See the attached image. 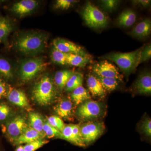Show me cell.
I'll return each instance as SVG.
<instances>
[{
  "label": "cell",
  "mask_w": 151,
  "mask_h": 151,
  "mask_svg": "<svg viewBox=\"0 0 151 151\" xmlns=\"http://www.w3.org/2000/svg\"><path fill=\"white\" fill-rule=\"evenodd\" d=\"M48 36L45 33L32 32L20 35L14 42L17 51L27 55H35L43 52L47 44Z\"/></svg>",
  "instance_id": "6da1fadb"
},
{
  "label": "cell",
  "mask_w": 151,
  "mask_h": 151,
  "mask_svg": "<svg viewBox=\"0 0 151 151\" xmlns=\"http://www.w3.org/2000/svg\"><path fill=\"white\" fill-rule=\"evenodd\" d=\"M144 46L134 51L124 53L112 52L100 58L108 59L115 63L125 75L128 76L135 72L139 65L141 52Z\"/></svg>",
  "instance_id": "7a4b0ae2"
},
{
  "label": "cell",
  "mask_w": 151,
  "mask_h": 151,
  "mask_svg": "<svg viewBox=\"0 0 151 151\" xmlns=\"http://www.w3.org/2000/svg\"><path fill=\"white\" fill-rule=\"evenodd\" d=\"M33 98L41 105L50 103L55 95L54 85L50 78L47 76L42 77L33 88Z\"/></svg>",
  "instance_id": "3957f363"
},
{
  "label": "cell",
  "mask_w": 151,
  "mask_h": 151,
  "mask_svg": "<svg viewBox=\"0 0 151 151\" xmlns=\"http://www.w3.org/2000/svg\"><path fill=\"white\" fill-rule=\"evenodd\" d=\"M81 15L85 23L89 27L100 29L108 25V18L106 15L89 2L85 4Z\"/></svg>",
  "instance_id": "277c9868"
},
{
  "label": "cell",
  "mask_w": 151,
  "mask_h": 151,
  "mask_svg": "<svg viewBox=\"0 0 151 151\" xmlns=\"http://www.w3.org/2000/svg\"><path fill=\"white\" fill-rule=\"evenodd\" d=\"M105 111V106L102 102L91 99L79 105L76 110V115L82 121L92 122L102 117Z\"/></svg>",
  "instance_id": "5b68a950"
},
{
  "label": "cell",
  "mask_w": 151,
  "mask_h": 151,
  "mask_svg": "<svg viewBox=\"0 0 151 151\" xmlns=\"http://www.w3.org/2000/svg\"><path fill=\"white\" fill-rule=\"evenodd\" d=\"M41 57H36L24 60L20 65L19 73L21 80L23 82L32 80L46 66Z\"/></svg>",
  "instance_id": "8992f818"
},
{
  "label": "cell",
  "mask_w": 151,
  "mask_h": 151,
  "mask_svg": "<svg viewBox=\"0 0 151 151\" xmlns=\"http://www.w3.org/2000/svg\"><path fill=\"white\" fill-rule=\"evenodd\" d=\"M105 129V126L102 122L95 121L88 122L80 126L81 136L86 147L96 141Z\"/></svg>",
  "instance_id": "52a82bcc"
},
{
  "label": "cell",
  "mask_w": 151,
  "mask_h": 151,
  "mask_svg": "<svg viewBox=\"0 0 151 151\" xmlns=\"http://www.w3.org/2000/svg\"><path fill=\"white\" fill-rule=\"evenodd\" d=\"M92 69L94 75L97 76L115 78L119 81L123 78L118 68L106 60L96 63L92 65Z\"/></svg>",
  "instance_id": "ba28073f"
},
{
  "label": "cell",
  "mask_w": 151,
  "mask_h": 151,
  "mask_svg": "<svg viewBox=\"0 0 151 151\" xmlns=\"http://www.w3.org/2000/svg\"><path fill=\"white\" fill-rule=\"evenodd\" d=\"M27 128L24 118L17 116L9 121L4 127V132L9 139L13 142Z\"/></svg>",
  "instance_id": "9c48e42d"
},
{
  "label": "cell",
  "mask_w": 151,
  "mask_h": 151,
  "mask_svg": "<svg viewBox=\"0 0 151 151\" xmlns=\"http://www.w3.org/2000/svg\"><path fill=\"white\" fill-rule=\"evenodd\" d=\"M52 44L55 48L65 54H82L86 52L81 47L64 39H55Z\"/></svg>",
  "instance_id": "30bf717a"
},
{
  "label": "cell",
  "mask_w": 151,
  "mask_h": 151,
  "mask_svg": "<svg viewBox=\"0 0 151 151\" xmlns=\"http://www.w3.org/2000/svg\"><path fill=\"white\" fill-rule=\"evenodd\" d=\"M133 89L137 94L150 95L151 75L150 72H145L139 76L133 85Z\"/></svg>",
  "instance_id": "8fae6325"
},
{
  "label": "cell",
  "mask_w": 151,
  "mask_h": 151,
  "mask_svg": "<svg viewBox=\"0 0 151 151\" xmlns=\"http://www.w3.org/2000/svg\"><path fill=\"white\" fill-rule=\"evenodd\" d=\"M37 4L34 0H22L14 4L12 11L19 16L24 17L34 10Z\"/></svg>",
  "instance_id": "7c38bea8"
},
{
  "label": "cell",
  "mask_w": 151,
  "mask_h": 151,
  "mask_svg": "<svg viewBox=\"0 0 151 151\" xmlns=\"http://www.w3.org/2000/svg\"><path fill=\"white\" fill-rule=\"evenodd\" d=\"M151 32V19H145L138 23L130 32V35L139 39L145 38L149 36Z\"/></svg>",
  "instance_id": "4fadbf2b"
},
{
  "label": "cell",
  "mask_w": 151,
  "mask_h": 151,
  "mask_svg": "<svg viewBox=\"0 0 151 151\" xmlns=\"http://www.w3.org/2000/svg\"><path fill=\"white\" fill-rule=\"evenodd\" d=\"M68 65L83 68L92 62V55L85 52L82 54H66Z\"/></svg>",
  "instance_id": "5bb4252c"
},
{
  "label": "cell",
  "mask_w": 151,
  "mask_h": 151,
  "mask_svg": "<svg viewBox=\"0 0 151 151\" xmlns=\"http://www.w3.org/2000/svg\"><path fill=\"white\" fill-rule=\"evenodd\" d=\"M55 113L60 118L70 120L72 119L73 113V106L72 102L67 99L61 100L55 106Z\"/></svg>",
  "instance_id": "9a60e30c"
},
{
  "label": "cell",
  "mask_w": 151,
  "mask_h": 151,
  "mask_svg": "<svg viewBox=\"0 0 151 151\" xmlns=\"http://www.w3.org/2000/svg\"><path fill=\"white\" fill-rule=\"evenodd\" d=\"M87 84L89 92L93 97H103L106 95V90L94 74L88 75Z\"/></svg>",
  "instance_id": "2e32d148"
},
{
  "label": "cell",
  "mask_w": 151,
  "mask_h": 151,
  "mask_svg": "<svg viewBox=\"0 0 151 151\" xmlns=\"http://www.w3.org/2000/svg\"><path fill=\"white\" fill-rule=\"evenodd\" d=\"M8 99L12 104L21 108H28L29 107L27 97L21 90L17 89L10 90L8 94Z\"/></svg>",
  "instance_id": "e0dca14e"
},
{
  "label": "cell",
  "mask_w": 151,
  "mask_h": 151,
  "mask_svg": "<svg viewBox=\"0 0 151 151\" xmlns=\"http://www.w3.org/2000/svg\"><path fill=\"white\" fill-rule=\"evenodd\" d=\"M42 136L43 134L39 133L32 128H27L13 143L17 145L27 144L37 140L42 139Z\"/></svg>",
  "instance_id": "ac0fdd59"
},
{
  "label": "cell",
  "mask_w": 151,
  "mask_h": 151,
  "mask_svg": "<svg viewBox=\"0 0 151 151\" xmlns=\"http://www.w3.org/2000/svg\"><path fill=\"white\" fill-rule=\"evenodd\" d=\"M137 15L134 11L128 9L123 11L116 19V23L121 27H130L135 23Z\"/></svg>",
  "instance_id": "d6986e66"
},
{
  "label": "cell",
  "mask_w": 151,
  "mask_h": 151,
  "mask_svg": "<svg viewBox=\"0 0 151 151\" xmlns=\"http://www.w3.org/2000/svg\"><path fill=\"white\" fill-rule=\"evenodd\" d=\"M71 98L76 105H80L87 100H91V94L83 86H79L72 91Z\"/></svg>",
  "instance_id": "ffe728a7"
},
{
  "label": "cell",
  "mask_w": 151,
  "mask_h": 151,
  "mask_svg": "<svg viewBox=\"0 0 151 151\" xmlns=\"http://www.w3.org/2000/svg\"><path fill=\"white\" fill-rule=\"evenodd\" d=\"M73 70H63L57 72L55 75V81L57 86L60 90L65 87L67 81L75 73Z\"/></svg>",
  "instance_id": "44dd1931"
},
{
  "label": "cell",
  "mask_w": 151,
  "mask_h": 151,
  "mask_svg": "<svg viewBox=\"0 0 151 151\" xmlns=\"http://www.w3.org/2000/svg\"><path fill=\"white\" fill-rule=\"evenodd\" d=\"M83 74L80 73H75L67 81L65 86V89L68 92L73 91L79 86H82L83 84Z\"/></svg>",
  "instance_id": "7402d4cb"
},
{
  "label": "cell",
  "mask_w": 151,
  "mask_h": 151,
  "mask_svg": "<svg viewBox=\"0 0 151 151\" xmlns=\"http://www.w3.org/2000/svg\"><path fill=\"white\" fill-rule=\"evenodd\" d=\"M29 119L32 128L42 134H43L44 123L40 115L38 113L34 112L30 113Z\"/></svg>",
  "instance_id": "603a6c76"
},
{
  "label": "cell",
  "mask_w": 151,
  "mask_h": 151,
  "mask_svg": "<svg viewBox=\"0 0 151 151\" xmlns=\"http://www.w3.org/2000/svg\"><path fill=\"white\" fill-rule=\"evenodd\" d=\"M95 76L106 91H113L119 86L120 81L116 78L101 77L97 76Z\"/></svg>",
  "instance_id": "cb8c5ba5"
},
{
  "label": "cell",
  "mask_w": 151,
  "mask_h": 151,
  "mask_svg": "<svg viewBox=\"0 0 151 151\" xmlns=\"http://www.w3.org/2000/svg\"><path fill=\"white\" fill-rule=\"evenodd\" d=\"M12 29V25L8 19L0 17V42L5 39Z\"/></svg>",
  "instance_id": "d4e9b609"
},
{
  "label": "cell",
  "mask_w": 151,
  "mask_h": 151,
  "mask_svg": "<svg viewBox=\"0 0 151 151\" xmlns=\"http://www.w3.org/2000/svg\"><path fill=\"white\" fill-rule=\"evenodd\" d=\"M51 58L52 62L61 65H68L67 54L59 51L52 47L51 52Z\"/></svg>",
  "instance_id": "484cf974"
},
{
  "label": "cell",
  "mask_w": 151,
  "mask_h": 151,
  "mask_svg": "<svg viewBox=\"0 0 151 151\" xmlns=\"http://www.w3.org/2000/svg\"><path fill=\"white\" fill-rule=\"evenodd\" d=\"M62 139L68 141L69 142L75 145L80 147V145L76 139L73 131H72V124L65 125L61 132Z\"/></svg>",
  "instance_id": "4316f807"
},
{
  "label": "cell",
  "mask_w": 151,
  "mask_h": 151,
  "mask_svg": "<svg viewBox=\"0 0 151 151\" xmlns=\"http://www.w3.org/2000/svg\"><path fill=\"white\" fill-rule=\"evenodd\" d=\"M0 74L7 79H11L13 77L10 63L4 58H0Z\"/></svg>",
  "instance_id": "83f0119b"
},
{
  "label": "cell",
  "mask_w": 151,
  "mask_h": 151,
  "mask_svg": "<svg viewBox=\"0 0 151 151\" xmlns=\"http://www.w3.org/2000/svg\"><path fill=\"white\" fill-rule=\"evenodd\" d=\"M43 131L49 138L57 137L62 139L61 132L50 125L47 122L44 124Z\"/></svg>",
  "instance_id": "f1b7e54d"
},
{
  "label": "cell",
  "mask_w": 151,
  "mask_h": 151,
  "mask_svg": "<svg viewBox=\"0 0 151 151\" xmlns=\"http://www.w3.org/2000/svg\"><path fill=\"white\" fill-rule=\"evenodd\" d=\"M48 141L42 139L37 140L32 142L26 144L23 146L24 151H35L42 147L47 144Z\"/></svg>",
  "instance_id": "f546056e"
},
{
  "label": "cell",
  "mask_w": 151,
  "mask_h": 151,
  "mask_svg": "<svg viewBox=\"0 0 151 151\" xmlns=\"http://www.w3.org/2000/svg\"><path fill=\"white\" fill-rule=\"evenodd\" d=\"M47 122L50 125L61 132L65 125L61 118L52 116L47 118Z\"/></svg>",
  "instance_id": "4dcf8cb0"
},
{
  "label": "cell",
  "mask_w": 151,
  "mask_h": 151,
  "mask_svg": "<svg viewBox=\"0 0 151 151\" xmlns=\"http://www.w3.org/2000/svg\"><path fill=\"white\" fill-rule=\"evenodd\" d=\"M100 5L103 9L112 12L116 9L120 2L118 0H103L100 1Z\"/></svg>",
  "instance_id": "1f68e13d"
},
{
  "label": "cell",
  "mask_w": 151,
  "mask_h": 151,
  "mask_svg": "<svg viewBox=\"0 0 151 151\" xmlns=\"http://www.w3.org/2000/svg\"><path fill=\"white\" fill-rule=\"evenodd\" d=\"M79 1L76 0H57L55 4V8L58 9H68L73 5L78 3Z\"/></svg>",
  "instance_id": "d6a6232c"
},
{
  "label": "cell",
  "mask_w": 151,
  "mask_h": 151,
  "mask_svg": "<svg viewBox=\"0 0 151 151\" xmlns=\"http://www.w3.org/2000/svg\"><path fill=\"white\" fill-rule=\"evenodd\" d=\"M151 58V43L144 45L141 52L139 65L141 63L147 61Z\"/></svg>",
  "instance_id": "836d02e7"
},
{
  "label": "cell",
  "mask_w": 151,
  "mask_h": 151,
  "mask_svg": "<svg viewBox=\"0 0 151 151\" xmlns=\"http://www.w3.org/2000/svg\"><path fill=\"white\" fill-rule=\"evenodd\" d=\"M140 129L143 134L147 137L151 136V120L150 118L146 119L141 123Z\"/></svg>",
  "instance_id": "e575fe53"
},
{
  "label": "cell",
  "mask_w": 151,
  "mask_h": 151,
  "mask_svg": "<svg viewBox=\"0 0 151 151\" xmlns=\"http://www.w3.org/2000/svg\"><path fill=\"white\" fill-rule=\"evenodd\" d=\"M11 109L4 103H0V122L6 120L10 115Z\"/></svg>",
  "instance_id": "d590c367"
},
{
  "label": "cell",
  "mask_w": 151,
  "mask_h": 151,
  "mask_svg": "<svg viewBox=\"0 0 151 151\" xmlns=\"http://www.w3.org/2000/svg\"><path fill=\"white\" fill-rule=\"evenodd\" d=\"M151 1L149 0H135L132 2L134 5L147 8L150 5Z\"/></svg>",
  "instance_id": "8d00e7d4"
},
{
  "label": "cell",
  "mask_w": 151,
  "mask_h": 151,
  "mask_svg": "<svg viewBox=\"0 0 151 151\" xmlns=\"http://www.w3.org/2000/svg\"><path fill=\"white\" fill-rule=\"evenodd\" d=\"M6 93V86L3 81L0 80V99L5 96Z\"/></svg>",
  "instance_id": "74e56055"
},
{
  "label": "cell",
  "mask_w": 151,
  "mask_h": 151,
  "mask_svg": "<svg viewBox=\"0 0 151 151\" xmlns=\"http://www.w3.org/2000/svg\"><path fill=\"white\" fill-rule=\"evenodd\" d=\"M15 151H24L23 146L21 145H19Z\"/></svg>",
  "instance_id": "f35d334b"
},
{
  "label": "cell",
  "mask_w": 151,
  "mask_h": 151,
  "mask_svg": "<svg viewBox=\"0 0 151 151\" xmlns=\"http://www.w3.org/2000/svg\"><path fill=\"white\" fill-rule=\"evenodd\" d=\"M0 151H1V150H0Z\"/></svg>",
  "instance_id": "ab89813d"
}]
</instances>
